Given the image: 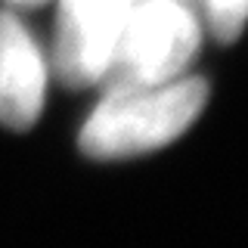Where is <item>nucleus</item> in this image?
Instances as JSON below:
<instances>
[{
	"instance_id": "nucleus-1",
	"label": "nucleus",
	"mask_w": 248,
	"mask_h": 248,
	"mask_svg": "<svg viewBox=\"0 0 248 248\" xmlns=\"http://www.w3.org/2000/svg\"><path fill=\"white\" fill-rule=\"evenodd\" d=\"M202 78L165 81L140 90H112L81 130V149L93 158H127L180 137L205 108Z\"/></svg>"
},
{
	"instance_id": "nucleus-2",
	"label": "nucleus",
	"mask_w": 248,
	"mask_h": 248,
	"mask_svg": "<svg viewBox=\"0 0 248 248\" xmlns=\"http://www.w3.org/2000/svg\"><path fill=\"white\" fill-rule=\"evenodd\" d=\"M199 46V22L180 0H137L124 16L108 53L106 81L112 90H140L174 81Z\"/></svg>"
},
{
	"instance_id": "nucleus-3",
	"label": "nucleus",
	"mask_w": 248,
	"mask_h": 248,
	"mask_svg": "<svg viewBox=\"0 0 248 248\" xmlns=\"http://www.w3.org/2000/svg\"><path fill=\"white\" fill-rule=\"evenodd\" d=\"M137 0H62L53 65L62 84H99L118 28Z\"/></svg>"
},
{
	"instance_id": "nucleus-4",
	"label": "nucleus",
	"mask_w": 248,
	"mask_h": 248,
	"mask_svg": "<svg viewBox=\"0 0 248 248\" xmlns=\"http://www.w3.org/2000/svg\"><path fill=\"white\" fill-rule=\"evenodd\" d=\"M46 68L31 34L10 13H0V124L25 130L44 106Z\"/></svg>"
},
{
	"instance_id": "nucleus-5",
	"label": "nucleus",
	"mask_w": 248,
	"mask_h": 248,
	"mask_svg": "<svg viewBox=\"0 0 248 248\" xmlns=\"http://www.w3.org/2000/svg\"><path fill=\"white\" fill-rule=\"evenodd\" d=\"M205 10L220 41H236L248 22V0H205Z\"/></svg>"
},
{
	"instance_id": "nucleus-6",
	"label": "nucleus",
	"mask_w": 248,
	"mask_h": 248,
	"mask_svg": "<svg viewBox=\"0 0 248 248\" xmlns=\"http://www.w3.org/2000/svg\"><path fill=\"white\" fill-rule=\"evenodd\" d=\"M13 3H41V0H13Z\"/></svg>"
},
{
	"instance_id": "nucleus-7",
	"label": "nucleus",
	"mask_w": 248,
	"mask_h": 248,
	"mask_svg": "<svg viewBox=\"0 0 248 248\" xmlns=\"http://www.w3.org/2000/svg\"><path fill=\"white\" fill-rule=\"evenodd\" d=\"M180 3H186V6H189V0H180Z\"/></svg>"
}]
</instances>
